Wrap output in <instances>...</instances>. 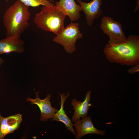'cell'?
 I'll list each match as a JSON object with an SVG mask.
<instances>
[{
  "mask_svg": "<svg viewBox=\"0 0 139 139\" xmlns=\"http://www.w3.org/2000/svg\"><path fill=\"white\" fill-rule=\"evenodd\" d=\"M20 35L7 37L0 40V55L14 52L22 53L25 51L24 42Z\"/></svg>",
  "mask_w": 139,
  "mask_h": 139,
  "instance_id": "obj_9",
  "label": "cell"
},
{
  "mask_svg": "<svg viewBox=\"0 0 139 139\" xmlns=\"http://www.w3.org/2000/svg\"><path fill=\"white\" fill-rule=\"evenodd\" d=\"M103 32L109 38L108 43H118L125 41L127 38L123 31L121 23L110 17L104 16L100 26Z\"/></svg>",
  "mask_w": 139,
  "mask_h": 139,
  "instance_id": "obj_5",
  "label": "cell"
},
{
  "mask_svg": "<svg viewBox=\"0 0 139 139\" xmlns=\"http://www.w3.org/2000/svg\"><path fill=\"white\" fill-rule=\"evenodd\" d=\"M2 117V116L1 115V114L0 112V139H3L4 138L2 134L0 131Z\"/></svg>",
  "mask_w": 139,
  "mask_h": 139,
  "instance_id": "obj_16",
  "label": "cell"
},
{
  "mask_svg": "<svg viewBox=\"0 0 139 139\" xmlns=\"http://www.w3.org/2000/svg\"><path fill=\"white\" fill-rule=\"evenodd\" d=\"M61 99V103L60 109L57 111L53 118L51 121H60L63 123L67 130H70L72 134L76 136V133L73 128V124L71 120L66 115L64 110V105L65 102L67 98L69 97L70 93L68 92L66 95L64 93L60 94L58 93Z\"/></svg>",
  "mask_w": 139,
  "mask_h": 139,
  "instance_id": "obj_13",
  "label": "cell"
},
{
  "mask_svg": "<svg viewBox=\"0 0 139 139\" xmlns=\"http://www.w3.org/2000/svg\"><path fill=\"white\" fill-rule=\"evenodd\" d=\"M4 61L2 58L0 57V69L1 66L4 63Z\"/></svg>",
  "mask_w": 139,
  "mask_h": 139,
  "instance_id": "obj_17",
  "label": "cell"
},
{
  "mask_svg": "<svg viewBox=\"0 0 139 139\" xmlns=\"http://www.w3.org/2000/svg\"><path fill=\"white\" fill-rule=\"evenodd\" d=\"M76 1L79 4L85 15L87 24L91 27L94 20L99 18L102 14V11L100 8L102 4L101 0H92L89 3L81 0Z\"/></svg>",
  "mask_w": 139,
  "mask_h": 139,
  "instance_id": "obj_7",
  "label": "cell"
},
{
  "mask_svg": "<svg viewBox=\"0 0 139 139\" xmlns=\"http://www.w3.org/2000/svg\"><path fill=\"white\" fill-rule=\"evenodd\" d=\"M22 115L20 113L6 117H2L0 131L3 136L12 133L17 130L22 121Z\"/></svg>",
  "mask_w": 139,
  "mask_h": 139,
  "instance_id": "obj_12",
  "label": "cell"
},
{
  "mask_svg": "<svg viewBox=\"0 0 139 139\" xmlns=\"http://www.w3.org/2000/svg\"><path fill=\"white\" fill-rule=\"evenodd\" d=\"M83 37L79 23L71 22L55 37L53 41L62 45L67 52L72 54L76 51L77 40Z\"/></svg>",
  "mask_w": 139,
  "mask_h": 139,
  "instance_id": "obj_4",
  "label": "cell"
},
{
  "mask_svg": "<svg viewBox=\"0 0 139 139\" xmlns=\"http://www.w3.org/2000/svg\"><path fill=\"white\" fill-rule=\"evenodd\" d=\"M25 5L36 7L40 5L46 6L54 5L48 0H19Z\"/></svg>",
  "mask_w": 139,
  "mask_h": 139,
  "instance_id": "obj_14",
  "label": "cell"
},
{
  "mask_svg": "<svg viewBox=\"0 0 139 139\" xmlns=\"http://www.w3.org/2000/svg\"><path fill=\"white\" fill-rule=\"evenodd\" d=\"M139 71V64L132 66L128 71L129 74H134Z\"/></svg>",
  "mask_w": 139,
  "mask_h": 139,
  "instance_id": "obj_15",
  "label": "cell"
},
{
  "mask_svg": "<svg viewBox=\"0 0 139 139\" xmlns=\"http://www.w3.org/2000/svg\"><path fill=\"white\" fill-rule=\"evenodd\" d=\"M107 60L122 65L139 64V36L130 35L124 41L107 44L103 50Z\"/></svg>",
  "mask_w": 139,
  "mask_h": 139,
  "instance_id": "obj_1",
  "label": "cell"
},
{
  "mask_svg": "<svg viewBox=\"0 0 139 139\" xmlns=\"http://www.w3.org/2000/svg\"><path fill=\"white\" fill-rule=\"evenodd\" d=\"M29 7L17 0L6 10L3 21L6 37L20 35L29 27L31 15Z\"/></svg>",
  "mask_w": 139,
  "mask_h": 139,
  "instance_id": "obj_2",
  "label": "cell"
},
{
  "mask_svg": "<svg viewBox=\"0 0 139 139\" xmlns=\"http://www.w3.org/2000/svg\"><path fill=\"white\" fill-rule=\"evenodd\" d=\"M1 0H0V1Z\"/></svg>",
  "mask_w": 139,
  "mask_h": 139,
  "instance_id": "obj_20",
  "label": "cell"
},
{
  "mask_svg": "<svg viewBox=\"0 0 139 139\" xmlns=\"http://www.w3.org/2000/svg\"><path fill=\"white\" fill-rule=\"evenodd\" d=\"M66 15L54 5L43 6L36 14L33 23L37 28L57 35L65 28Z\"/></svg>",
  "mask_w": 139,
  "mask_h": 139,
  "instance_id": "obj_3",
  "label": "cell"
},
{
  "mask_svg": "<svg viewBox=\"0 0 139 139\" xmlns=\"http://www.w3.org/2000/svg\"><path fill=\"white\" fill-rule=\"evenodd\" d=\"M91 91L89 90L86 94L85 99L83 102L74 98L71 102V105L73 107L74 114L71 119V121L75 122L81 118L87 116L90 107L92 106L90 103V95Z\"/></svg>",
  "mask_w": 139,
  "mask_h": 139,
  "instance_id": "obj_11",
  "label": "cell"
},
{
  "mask_svg": "<svg viewBox=\"0 0 139 139\" xmlns=\"http://www.w3.org/2000/svg\"><path fill=\"white\" fill-rule=\"evenodd\" d=\"M6 2H8L10 0H5Z\"/></svg>",
  "mask_w": 139,
  "mask_h": 139,
  "instance_id": "obj_18",
  "label": "cell"
},
{
  "mask_svg": "<svg viewBox=\"0 0 139 139\" xmlns=\"http://www.w3.org/2000/svg\"><path fill=\"white\" fill-rule=\"evenodd\" d=\"M75 128L76 135L75 138L80 139L83 136L89 134H95L103 136L106 134L105 130H99L95 128L90 116H85L81 119L77 120L73 124Z\"/></svg>",
  "mask_w": 139,
  "mask_h": 139,
  "instance_id": "obj_8",
  "label": "cell"
},
{
  "mask_svg": "<svg viewBox=\"0 0 139 139\" xmlns=\"http://www.w3.org/2000/svg\"><path fill=\"white\" fill-rule=\"evenodd\" d=\"M49 0V1H50L52 2H53V1H52V0Z\"/></svg>",
  "mask_w": 139,
  "mask_h": 139,
  "instance_id": "obj_19",
  "label": "cell"
},
{
  "mask_svg": "<svg viewBox=\"0 0 139 139\" xmlns=\"http://www.w3.org/2000/svg\"><path fill=\"white\" fill-rule=\"evenodd\" d=\"M55 6L68 16L72 21L78 20L80 18L81 7L74 0H60L56 3Z\"/></svg>",
  "mask_w": 139,
  "mask_h": 139,
  "instance_id": "obj_10",
  "label": "cell"
},
{
  "mask_svg": "<svg viewBox=\"0 0 139 139\" xmlns=\"http://www.w3.org/2000/svg\"><path fill=\"white\" fill-rule=\"evenodd\" d=\"M39 91L35 92V99H31L29 97L26 98V100L30 102L31 104L36 105L38 107L41 112L40 121L46 122L49 119H52L58 110L51 105L50 101L51 94H48L45 99H41L39 97Z\"/></svg>",
  "mask_w": 139,
  "mask_h": 139,
  "instance_id": "obj_6",
  "label": "cell"
}]
</instances>
